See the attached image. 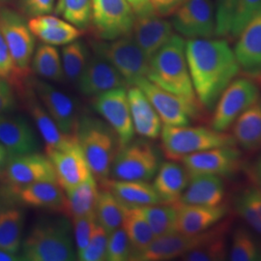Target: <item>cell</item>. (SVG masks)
Instances as JSON below:
<instances>
[{
	"instance_id": "db71d44e",
	"label": "cell",
	"mask_w": 261,
	"mask_h": 261,
	"mask_svg": "<svg viewBox=\"0 0 261 261\" xmlns=\"http://www.w3.org/2000/svg\"><path fill=\"white\" fill-rule=\"evenodd\" d=\"M9 157L8 151L0 143V176H2V174L5 170Z\"/></svg>"
},
{
	"instance_id": "681fc988",
	"label": "cell",
	"mask_w": 261,
	"mask_h": 261,
	"mask_svg": "<svg viewBox=\"0 0 261 261\" xmlns=\"http://www.w3.org/2000/svg\"><path fill=\"white\" fill-rule=\"evenodd\" d=\"M56 0H20L23 12L31 17L48 15L55 10Z\"/></svg>"
},
{
	"instance_id": "6da1fadb",
	"label": "cell",
	"mask_w": 261,
	"mask_h": 261,
	"mask_svg": "<svg viewBox=\"0 0 261 261\" xmlns=\"http://www.w3.org/2000/svg\"><path fill=\"white\" fill-rule=\"evenodd\" d=\"M187 63L197 100L208 112L240 73L233 49L224 39H189Z\"/></svg>"
},
{
	"instance_id": "ffe728a7",
	"label": "cell",
	"mask_w": 261,
	"mask_h": 261,
	"mask_svg": "<svg viewBox=\"0 0 261 261\" xmlns=\"http://www.w3.org/2000/svg\"><path fill=\"white\" fill-rule=\"evenodd\" d=\"M238 37L233 51L240 72L261 84V17L251 21Z\"/></svg>"
},
{
	"instance_id": "8992f818",
	"label": "cell",
	"mask_w": 261,
	"mask_h": 261,
	"mask_svg": "<svg viewBox=\"0 0 261 261\" xmlns=\"http://www.w3.org/2000/svg\"><path fill=\"white\" fill-rule=\"evenodd\" d=\"M160 166L161 154L152 142L146 139L133 140L117 151L111 176L115 180L148 182L155 177Z\"/></svg>"
},
{
	"instance_id": "6f0895ef",
	"label": "cell",
	"mask_w": 261,
	"mask_h": 261,
	"mask_svg": "<svg viewBox=\"0 0 261 261\" xmlns=\"http://www.w3.org/2000/svg\"><path fill=\"white\" fill-rule=\"evenodd\" d=\"M4 1H6V0H0V4H1V3H3Z\"/></svg>"
},
{
	"instance_id": "603a6c76",
	"label": "cell",
	"mask_w": 261,
	"mask_h": 261,
	"mask_svg": "<svg viewBox=\"0 0 261 261\" xmlns=\"http://www.w3.org/2000/svg\"><path fill=\"white\" fill-rule=\"evenodd\" d=\"M0 143L9 156L34 153L39 146L34 130L20 116L0 115Z\"/></svg>"
},
{
	"instance_id": "83f0119b",
	"label": "cell",
	"mask_w": 261,
	"mask_h": 261,
	"mask_svg": "<svg viewBox=\"0 0 261 261\" xmlns=\"http://www.w3.org/2000/svg\"><path fill=\"white\" fill-rule=\"evenodd\" d=\"M105 190L112 192L123 205L142 207L162 203L153 185L145 181L105 179L100 181Z\"/></svg>"
},
{
	"instance_id": "f6af8a7d",
	"label": "cell",
	"mask_w": 261,
	"mask_h": 261,
	"mask_svg": "<svg viewBox=\"0 0 261 261\" xmlns=\"http://www.w3.org/2000/svg\"><path fill=\"white\" fill-rule=\"evenodd\" d=\"M109 233L102 225L96 224L92 237L83 251L76 252L82 261H102L106 259Z\"/></svg>"
},
{
	"instance_id": "44dd1931",
	"label": "cell",
	"mask_w": 261,
	"mask_h": 261,
	"mask_svg": "<svg viewBox=\"0 0 261 261\" xmlns=\"http://www.w3.org/2000/svg\"><path fill=\"white\" fill-rule=\"evenodd\" d=\"M173 34L172 23L162 19L156 13L136 16L132 30L134 40L149 60Z\"/></svg>"
},
{
	"instance_id": "c3c4849f",
	"label": "cell",
	"mask_w": 261,
	"mask_h": 261,
	"mask_svg": "<svg viewBox=\"0 0 261 261\" xmlns=\"http://www.w3.org/2000/svg\"><path fill=\"white\" fill-rule=\"evenodd\" d=\"M238 0H218L216 8V35L226 37L230 35L234 11Z\"/></svg>"
},
{
	"instance_id": "60d3db41",
	"label": "cell",
	"mask_w": 261,
	"mask_h": 261,
	"mask_svg": "<svg viewBox=\"0 0 261 261\" xmlns=\"http://www.w3.org/2000/svg\"><path fill=\"white\" fill-rule=\"evenodd\" d=\"M29 28L36 37L45 44L51 46H64L74 42L82 35L80 28L64 20L54 25L29 27Z\"/></svg>"
},
{
	"instance_id": "3957f363",
	"label": "cell",
	"mask_w": 261,
	"mask_h": 261,
	"mask_svg": "<svg viewBox=\"0 0 261 261\" xmlns=\"http://www.w3.org/2000/svg\"><path fill=\"white\" fill-rule=\"evenodd\" d=\"M21 249L23 260H74L76 252L69 220L65 215L41 220L21 243Z\"/></svg>"
},
{
	"instance_id": "484cf974",
	"label": "cell",
	"mask_w": 261,
	"mask_h": 261,
	"mask_svg": "<svg viewBox=\"0 0 261 261\" xmlns=\"http://www.w3.org/2000/svg\"><path fill=\"white\" fill-rule=\"evenodd\" d=\"M14 193L25 205L63 213L66 194L56 180L37 181Z\"/></svg>"
},
{
	"instance_id": "ba28073f",
	"label": "cell",
	"mask_w": 261,
	"mask_h": 261,
	"mask_svg": "<svg viewBox=\"0 0 261 261\" xmlns=\"http://www.w3.org/2000/svg\"><path fill=\"white\" fill-rule=\"evenodd\" d=\"M259 99L260 90L256 83L249 77L233 80L215 106L211 128L218 132L228 130L239 115Z\"/></svg>"
},
{
	"instance_id": "277c9868",
	"label": "cell",
	"mask_w": 261,
	"mask_h": 261,
	"mask_svg": "<svg viewBox=\"0 0 261 261\" xmlns=\"http://www.w3.org/2000/svg\"><path fill=\"white\" fill-rule=\"evenodd\" d=\"M75 134L94 177L99 181L110 178L113 160L121 146L116 133L107 122L83 116Z\"/></svg>"
},
{
	"instance_id": "f1b7e54d",
	"label": "cell",
	"mask_w": 261,
	"mask_h": 261,
	"mask_svg": "<svg viewBox=\"0 0 261 261\" xmlns=\"http://www.w3.org/2000/svg\"><path fill=\"white\" fill-rule=\"evenodd\" d=\"M28 111L35 122L38 130L45 141L46 152L50 150L60 149L71 144L77 138L75 134H64L60 130L56 122L47 113L46 109L36 98L31 97L28 99Z\"/></svg>"
},
{
	"instance_id": "11a10c76",
	"label": "cell",
	"mask_w": 261,
	"mask_h": 261,
	"mask_svg": "<svg viewBox=\"0 0 261 261\" xmlns=\"http://www.w3.org/2000/svg\"><path fill=\"white\" fill-rule=\"evenodd\" d=\"M253 178L256 182V185L261 190V154L256 159L254 165H253V170H252Z\"/></svg>"
},
{
	"instance_id": "d4e9b609",
	"label": "cell",
	"mask_w": 261,
	"mask_h": 261,
	"mask_svg": "<svg viewBox=\"0 0 261 261\" xmlns=\"http://www.w3.org/2000/svg\"><path fill=\"white\" fill-rule=\"evenodd\" d=\"M225 196L224 181L213 174H196L190 176L186 190L179 201L183 204L219 206L223 204Z\"/></svg>"
},
{
	"instance_id": "f5cc1de1",
	"label": "cell",
	"mask_w": 261,
	"mask_h": 261,
	"mask_svg": "<svg viewBox=\"0 0 261 261\" xmlns=\"http://www.w3.org/2000/svg\"><path fill=\"white\" fill-rule=\"evenodd\" d=\"M132 8L134 10L136 16H145L155 14L150 0H127Z\"/></svg>"
},
{
	"instance_id": "7a4b0ae2",
	"label": "cell",
	"mask_w": 261,
	"mask_h": 261,
	"mask_svg": "<svg viewBox=\"0 0 261 261\" xmlns=\"http://www.w3.org/2000/svg\"><path fill=\"white\" fill-rule=\"evenodd\" d=\"M147 79L170 93L199 103L187 63L186 42L179 34H173L150 58Z\"/></svg>"
},
{
	"instance_id": "30bf717a",
	"label": "cell",
	"mask_w": 261,
	"mask_h": 261,
	"mask_svg": "<svg viewBox=\"0 0 261 261\" xmlns=\"http://www.w3.org/2000/svg\"><path fill=\"white\" fill-rule=\"evenodd\" d=\"M135 19L136 14L127 0H91V20L103 40L130 35Z\"/></svg>"
},
{
	"instance_id": "7bdbcfd3",
	"label": "cell",
	"mask_w": 261,
	"mask_h": 261,
	"mask_svg": "<svg viewBox=\"0 0 261 261\" xmlns=\"http://www.w3.org/2000/svg\"><path fill=\"white\" fill-rule=\"evenodd\" d=\"M261 17V0H238L231 23L230 35L238 37L251 21Z\"/></svg>"
},
{
	"instance_id": "816d5d0a",
	"label": "cell",
	"mask_w": 261,
	"mask_h": 261,
	"mask_svg": "<svg viewBox=\"0 0 261 261\" xmlns=\"http://www.w3.org/2000/svg\"><path fill=\"white\" fill-rule=\"evenodd\" d=\"M184 0H150V3L160 17H168L173 15Z\"/></svg>"
},
{
	"instance_id": "bcb514c9",
	"label": "cell",
	"mask_w": 261,
	"mask_h": 261,
	"mask_svg": "<svg viewBox=\"0 0 261 261\" xmlns=\"http://www.w3.org/2000/svg\"><path fill=\"white\" fill-rule=\"evenodd\" d=\"M27 76L28 75L22 74L17 69L5 39L0 30V79L6 80L10 84L19 86L21 84V80Z\"/></svg>"
},
{
	"instance_id": "9a60e30c",
	"label": "cell",
	"mask_w": 261,
	"mask_h": 261,
	"mask_svg": "<svg viewBox=\"0 0 261 261\" xmlns=\"http://www.w3.org/2000/svg\"><path fill=\"white\" fill-rule=\"evenodd\" d=\"M93 107L116 133L121 146L134 140L135 129L126 88H115L94 97Z\"/></svg>"
},
{
	"instance_id": "7402d4cb",
	"label": "cell",
	"mask_w": 261,
	"mask_h": 261,
	"mask_svg": "<svg viewBox=\"0 0 261 261\" xmlns=\"http://www.w3.org/2000/svg\"><path fill=\"white\" fill-rule=\"evenodd\" d=\"M176 208V232L201 233L219 224L228 212L227 206H201L174 203Z\"/></svg>"
},
{
	"instance_id": "1f68e13d",
	"label": "cell",
	"mask_w": 261,
	"mask_h": 261,
	"mask_svg": "<svg viewBox=\"0 0 261 261\" xmlns=\"http://www.w3.org/2000/svg\"><path fill=\"white\" fill-rule=\"evenodd\" d=\"M98 196L99 189L96 178L94 177L93 174H90L83 183L66 194L63 214L67 218L73 219L94 213Z\"/></svg>"
},
{
	"instance_id": "8d00e7d4",
	"label": "cell",
	"mask_w": 261,
	"mask_h": 261,
	"mask_svg": "<svg viewBox=\"0 0 261 261\" xmlns=\"http://www.w3.org/2000/svg\"><path fill=\"white\" fill-rule=\"evenodd\" d=\"M141 213L156 237L176 232V208L174 204H154L140 207Z\"/></svg>"
},
{
	"instance_id": "f546056e",
	"label": "cell",
	"mask_w": 261,
	"mask_h": 261,
	"mask_svg": "<svg viewBox=\"0 0 261 261\" xmlns=\"http://www.w3.org/2000/svg\"><path fill=\"white\" fill-rule=\"evenodd\" d=\"M232 136L243 149L261 147V99L247 109L232 124Z\"/></svg>"
},
{
	"instance_id": "9c48e42d",
	"label": "cell",
	"mask_w": 261,
	"mask_h": 261,
	"mask_svg": "<svg viewBox=\"0 0 261 261\" xmlns=\"http://www.w3.org/2000/svg\"><path fill=\"white\" fill-rule=\"evenodd\" d=\"M135 86H138L146 95L165 125L186 126L190 124L191 118H200L205 110L201 103H193L170 93L150 82L147 77L140 80Z\"/></svg>"
},
{
	"instance_id": "f35d334b",
	"label": "cell",
	"mask_w": 261,
	"mask_h": 261,
	"mask_svg": "<svg viewBox=\"0 0 261 261\" xmlns=\"http://www.w3.org/2000/svg\"><path fill=\"white\" fill-rule=\"evenodd\" d=\"M231 261L261 260V247L248 229L239 227L234 231L228 250Z\"/></svg>"
},
{
	"instance_id": "4dcf8cb0",
	"label": "cell",
	"mask_w": 261,
	"mask_h": 261,
	"mask_svg": "<svg viewBox=\"0 0 261 261\" xmlns=\"http://www.w3.org/2000/svg\"><path fill=\"white\" fill-rule=\"evenodd\" d=\"M25 217L14 206L0 207V250L17 254L21 248Z\"/></svg>"
},
{
	"instance_id": "d6a6232c",
	"label": "cell",
	"mask_w": 261,
	"mask_h": 261,
	"mask_svg": "<svg viewBox=\"0 0 261 261\" xmlns=\"http://www.w3.org/2000/svg\"><path fill=\"white\" fill-rule=\"evenodd\" d=\"M121 226L128 235L134 250L130 260H133L137 254L143 252L155 239V235L141 213L140 207L124 205Z\"/></svg>"
},
{
	"instance_id": "d6986e66",
	"label": "cell",
	"mask_w": 261,
	"mask_h": 261,
	"mask_svg": "<svg viewBox=\"0 0 261 261\" xmlns=\"http://www.w3.org/2000/svg\"><path fill=\"white\" fill-rule=\"evenodd\" d=\"M34 90L39 101L64 134H75L79 112L75 101L67 94L43 81H34Z\"/></svg>"
},
{
	"instance_id": "8fae6325",
	"label": "cell",
	"mask_w": 261,
	"mask_h": 261,
	"mask_svg": "<svg viewBox=\"0 0 261 261\" xmlns=\"http://www.w3.org/2000/svg\"><path fill=\"white\" fill-rule=\"evenodd\" d=\"M0 30L17 69L28 75L35 48L34 34L28 23L17 12L0 9Z\"/></svg>"
},
{
	"instance_id": "2e32d148",
	"label": "cell",
	"mask_w": 261,
	"mask_h": 261,
	"mask_svg": "<svg viewBox=\"0 0 261 261\" xmlns=\"http://www.w3.org/2000/svg\"><path fill=\"white\" fill-rule=\"evenodd\" d=\"M46 153L56 171L57 182L65 194L92 174L77 140L63 148Z\"/></svg>"
},
{
	"instance_id": "74e56055",
	"label": "cell",
	"mask_w": 261,
	"mask_h": 261,
	"mask_svg": "<svg viewBox=\"0 0 261 261\" xmlns=\"http://www.w3.org/2000/svg\"><path fill=\"white\" fill-rule=\"evenodd\" d=\"M124 205L116 198L112 192L103 189L99 192L95 215L97 223L111 233L120 227L123 220Z\"/></svg>"
},
{
	"instance_id": "cb8c5ba5",
	"label": "cell",
	"mask_w": 261,
	"mask_h": 261,
	"mask_svg": "<svg viewBox=\"0 0 261 261\" xmlns=\"http://www.w3.org/2000/svg\"><path fill=\"white\" fill-rule=\"evenodd\" d=\"M128 100L135 133L146 140L158 139L162 132V120L146 95L138 86H130Z\"/></svg>"
},
{
	"instance_id": "5b68a950",
	"label": "cell",
	"mask_w": 261,
	"mask_h": 261,
	"mask_svg": "<svg viewBox=\"0 0 261 261\" xmlns=\"http://www.w3.org/2000/svg\"><path fill=\"white\" fill-rule=\"evenodd\" d=\"M162 151L171 161L205 150L237 145L232 135L205 127L164 125L161 132Z\"/></svg>"
},
{
	"instance_id": "ab89813d",
	"label": "cell",
	"mask_w": 261,
	"mask_h": 261,
	"mask_svg": "<svg viewBox=\"0 0 261 261\" xmlns=\"http://www.w3.org/2000/svg\"><path fill=\"white\" fill-rule=\"evenodd\" d=\"M88 58V49L83 42L74 41L64 45L61 50V61L65 77L72 83H76Z\"/></svg>"
},
{
	"instance_id": "52a82bcc",
	"label": "cell",
	"mask_w": 261,
	"mask_h": 261,
	"mask_svg": "<svg viewBox=\"0 0 261 261\" xmlns=\"http://www.w3.org/2000/svg\"><path fill=\"white\" fill-rule=\"evenodd\" d=\"M95 54L103 56L116 68L129 86H135L140 80L147 77L149 59L130 35L110 41L94 43Z\"/></svg>"
},
{
	"instance_id": "e575fe53",
	"label": "cell",
	"mask_w": 261,
	"mask_h": 261,
	"mask_svg": "<svg viewBox=\"0 0 261 261\" xmlns=\"http://www.w3.org/2000/svg\"><path fill=\"white\" fill-rule=\"evenodd\" d=\"M234 208L247 224L261 234V190L257 186L245 188L234 199Z\"/></svg>"
},
{
	"instance_id": "4316f807",
	"label": "cell",
	"mask_w": 261,
	"mask_h": 261,
	"mask_svg": "<svg viewBox=\"0 0 261 261\" xmlns=\"http://www.w3.org/2000/svg\"><path fill=\"white\" fill-rule=\"evenodd\" d=\"M154 178L153 188L165 204L178 202L190 181L186 168L176 161L162 164Z\"/></svg>"
},
{
	"instance_id": "e0dca14e",
	"label": "cell",
	"mask_w": 261,
	"mask_h": 261,
	"mask_svg": "<svg viewBox=\"0 0 261 261\" xmlns=\"http://www.w3.org/2000/svg\"><path fill=\"white\" fill-rule=\"evenodd\" d=\"M2 176L5 177L14 192L37 181H57L50 161L37 152L10 156Z\"/></svg>"
},
{
	"instance_id": "f907efd6",
	"label": "cell",
	"mask_w": 261,
	"mask_h": 261,
	"mask_svg": "<svg viewBox=\"0 0 261 261\" xmlns=\"http://www.w3.org/2000/svg\"><path fill=\"white\" fill-rule=\"evenodd\" d=\"M16 105L15 95L8 81L0 79V115L12 110Z\"/></svg>"
},
{
	"instance_id": "4fadbf2b",
	"label": "cell",
	"mask_w": 261,
	"mask_h": 261,
	"mask_svg": "<svg viewBox=\"0 0 261 261\" xmlns=\"http://www.w3.org/2000/svg\"><path fill=\"white\" fill-rule=\"evenodd\" d=\"M190 176L213 174L221 177L232 176L242 167V153L233 146H222L194 153L181 159Z\"/></svg>"
},
{
	"instance_id": "ee69618b",
	"label": "cell",
	"mask_w": 261,
	"mask_h": 261,
	"mask_svg": "<svg viewBox=\"0 0 261 261\" xmlns=\"http://www.w3.org/2000/svg\"><path fill=\"white\" fill-rule=\"evenodd\" d=\"M133 253L134 250L129 240V237L122 226L109 233L105 260H130Z\"/></svg>"
},
{
	"instance_id": "5bb4252c",
	"label": "cell",
	"mask_w": 261,
	"mask_h": 261,
	"mask_svg": "<svg viewBox=\"0 0 261 261\" xmlns=\"http://www.w3.org/2000/svg\"><path fill=\"white\" fill-rule=\"evenodd\" d=\"M172 27L189 39L216 36L214 8L209 0H184L173 13Z\"/></svg>"
},
{
	"instance_id": "d590c367",
	"label": "cell",
	"mask_w": 261,
	"mask_h": 261,
	"mask_svg": "<svg viewBox=\"0 0 261 261\" xmlns=\"http://www.w3.org/2000/svg\"><path fill=\"white\" fill-rule=\"evenodd\" d=\"M230 229V223L225 221L220 231L203 245L181 256L186 261H221L228 255L226 236Z\"/></svg>"
},
{
	"instance_id": "7dc6e473",
	"label": "cell",
	"mask_w": 261,
	"mask_h": 261,
	"mask_svg": "<svg viewBox=\"0 0 261 261\" xmlns=\"http://www.w3.org/2000/svg\"><path fill=\"white\" fill-rule=\"evenodd\" d=\"M74 234H75V242L76 246V252L83 251L90 241L94 228L96 226L97 219L95 212L91 214L75 217L72 219Z\"/></svg>"
},
{
	"instance_id": "7c38bea8",
	"label": "cell",
	"mask_w": 261,
	"mask_h": 261,
	"mask_svg": "<svg viewBox=\"0 0 261 261\" xmlns=\"http://www.w3.org/2000/svg\"><path fill=\"white\" fill-rule=\"evenodd\" d=\"M224 222H220L213 227L201 233L183 234L179 232L156 237L149 246L133 260L164 261L181 257L187 252L203 245L220 231Z\"/></svg>"
},
{
	"instance_id": "836d02e7",
	"label": "cell",
	"mask_w": 261,
	"mask_h": 261,
	"mask_svg": "<svg viewBox=\"0 0 261 261\" xmlns=\"http://www.w3.org/2000/svg\"><path fill=\"white\" fill-rule=\"evenodd\" d=\"M31 67L36 75L53 82H62L65 74L61 57L56 47L51 45H40L31 60Z\"/></svg>"
},
{
	"instance_id": "b9f144b4",
	"label": "cell",
	"mask_w": 261,
	"mask_h": 261,
	"mask_svg": "<svg viewBox=\"0 0 261 261\" xmlns=\"http://www.w3.org/2000/svg\"><path fill=\"white\" fill-rule=\"evenodd\" d=\"M55 12L73 25L84 29L91 20V0H58Z\"/></svg>"
},
{
	"instance_id": "ac0fdd59",
	"label": "cell",
	"mask_w": 261,
	"mask_h": 261,
	"mask_svg": "<svg viewBox=\"0 0 261 261\" xmlns=\"http://www.w3.org/2000/svg\"><path fill=\"white\" fill-rule=\"evenodd\" d=\"M76 83L81 93L93 98L112 89L129 86L116 68L97 54L88 58Z\"/></svg>"
},
{
	"instance_id": "9f6ffc18",
	"label": "cell",
	"mask_w": 261,
	"mask_h": 261,
	"mask_svg": "<svg viewBox=\"0 0 261 261\" xmlns=\"http://www.w3.org/2000/svg\"><path fill=\"white\" fill-rule=\"evenodd\" d=\"M19 259V256L17 254L0 250V261H16Z\"/></svg>"
}]
</instances>
